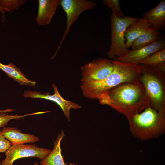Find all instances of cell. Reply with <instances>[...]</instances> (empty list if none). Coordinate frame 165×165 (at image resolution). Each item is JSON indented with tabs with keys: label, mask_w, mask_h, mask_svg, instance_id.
Returning a JSON list of instances; mask_svg holds the SVG:
<instances>
[{
	"label": "cell",
	"mask_w": 165,
	"mask_h": 165,
	"mask_svg": "<svg viewBox=\"0 0 165 165\" xmlns=\"http://www.w3.org/2000/svg\"><path fill=\"white\" fill-rule=\"evenodd\" d=\"M98 100L127 118L149 106L148 97L139 81L122 83L103 93Z\"/></svg>",
	"instance_id": "1"
},
{
	"label": "cell",
	"mask_w": 165,
	"mask_h": 165,
	"mask_svg": "<svg viewBox=\"0 0 165 165\" xmlns=\"http://www.w3.org/2000/svg\"><path fill=\"white\" fill-rule=\"evenodd\" d=\"M114 69L105 79L89 84H81V88L84 96L98 100L103 93L120 84L139 81L141 70L138 64L113 60Z\"/></svg>",
	"instance_id": "2"
},
{
	"label": "cell",
	"mask_w": 165,
	"mask_h": 165,
	"mask_svg": "<svg viewBox=\"0 0 165 165\" xmlns=\"http://www.w3.org/2000/svg\"><path fill=\"white\" fill-rule=\"evenodd\" d=\"M127 118L131 133L140 140L157 138L165 133V114L150 107Z\"/></svg>",
	"instance_id": "3"
},
{
	"label": "cell",
	"mask_w": 165,
	"mask_h": 165,
	"mask_svg": "<svg viewBox=\"0 0 165 165\" xmlns=\"http://www.w3.org/2000/svg\"><path fill=\"white\" fill-rule=\"evenodd\" d=\"M139 82L144 87L149 101V106L165 114V74L156 67L139 65Z\"/></svg>",
	"instance_id": "4"
},
{
	"label": "cell",
	"mask_w": 165,
	"mask_h": 165,
	"mask_svg": "<svg viewBox=\"0 0 165 165\" xmlns=\"http://www.w3.org/2000/svg\"><path fill=\"white\" fill-rule=\"evenodd\" d=\"M138 18L129 16L120 18L112 13L110 17L111 44L107 53L109 58L112 59L115 56L121 57L130 51L126 46L124 33L128 26Z\"/></svg>",
	"instance_id": "5"
},
{
	"label": "cell",
	"mask_w": 165,
	"mask_h": 165,
	"mask_svg": "<svg viewBox=\"0 0 165 165\" xmlns=\"http://www.w3.org/2000/svg\"><path fill=\"white\" fill-rule=\"evenodd\" d=\"M96 5V3L92 0H61L60 5L66 14V25L63 36L54 55L52 57V59L56 56L73 24L78 20L82 13L86 10L92 9Z\"/></svg>",
	"instance_id": "6"
},
{
	"label": "cell",
	"mask_w": 165,
	"mask_h": 165,
	"mask_svg": "<svg viewBox=\"0 0 165 165\" xmlns=\"http://www.w3.org/2000/svg\"><path fill=\"white\" fill-rule=\"evenodd\" d=\"M113 69V60L102 58L94 60L81 67V84L102 81L111 73Z\"/></svg>",
	"instance_id": "7"
},
{
	"label": "cell",
	"mask_w": 165,
	"mask_h": 165,
	"mask_svg": "<svg viewBox=\"0 0 165 165\" xmlns=\"http://www.w3.org/2000/svg\"><path fill=\"white\" fill-rule=\"evenodd\" d=\"M51 151L35 145H12L5 152L6 158L0 163V165H13L15 160L25 157H35L42 160Z\"/></svg>",
	"instance_id": "8"
},
{
	"label": "cell",
	"mask_w": 165,
	"mask_h": 165,
	"mask_svg": "<svg viewBox=\"0 0 165 165\" xmlns=\"http://www.w3.org/2000/svg\"><path fill=\"white\" fill-rule=\"evenodd\" d=\"M164 48L165 41L162 36L152 44L138 49L130 50L125 56L121 57L115 56L113 59L121 62L138 64L140 61Z\"/></svg>",
	"instance_id": "9"
},
{
	"label": "cell",
	"mask_w": 165,
	"mask_h": 165,
	"mask_svg": "<svg viewBox=\"0 0 165 165\" xmlns=\"http://www.w3.org/2000/svg\"><path fill=\"white\" fill-rule=\"evenodd\" d=\"M52 85L54 90V94L53 95H50L48 93L41 94L36 91L26 90L23 95L25 97L45 99L55 102L61 108L68 120L70 121L71 109H79L81 107L77 103L63 98L59 93L56 85L53 84Z\"/></svg>",
	"instance_id": "10"
},
{
	"label": "cell",
	"mask_w": 165,
	"mask_h": 165,
	"mask_svg": "<svg viewBox=\"0 0 165 165\" xmlns=\"http://www.w3.org/2000/svg\"><path fill=\"white\" fill-rule=\"evenodd\" d=\"M36 21L40 26L49 25L55 14L61 0H39Z\"/></svg>",
	"instance_id": "11"
},
{
	"label": "cell",
	"mask_w": 165,
	"mask_h": 165,
	"mask_svg": "<svg viewBox=\"0 0 165 165\" xmlns=\"http://www.w3.org/2000/svg\"><path fill=\"white\" fill-rule=\"evenodd\" d=\"M142 17L155 28L165 30V0H161L156 7L144 13Z\"/></svg>",
	"instance_id": "12"
},
{
	"label": "cell",
	"mask_w": 165,
	"mask_h": 165,
	"mask_svg": "<svg viewBox=\"0 0 165 165\" xmlns=\"http://www.w3.org/2000/svg\"><path fill=\"white\" fill-rule=\"evenodd\" d=\"M2 131L12 145L34 143L39 141L37 137L33 134L22 133L16 127H4Z\"/></svg>",
	"instance_id": "13"
},
{
	"label": "cell",
	"mask_w": 165,
	"mask_h": 165,
	"mask_svg": "<svg viewBox=\"0 0 165 165\" xmlns=\"http://www.w3.org/2000/svg\"><path fill=\"white\" fill-rule=\"evenodd\" d=\"M151 25L145 18H138L126 29L124 36L127 39L125 44L127 48L130 47L133 42L139 36L145 32Z\"/></svg>",
	"instance_id": "14"
},
{
	"label": "cell",
	"mask_w": 165,
	"mask_h": 165,
	"mask_svg": "<svg viewBox=\"0 0 165 165\" xmlns=\"http://www.w3.org/2000/svg\"><path fill=\"white\" fill-rule=\"evenodd\" d=\"M64 136L63 131L58 136L54 142L53 149L43 160L40 161L41 165H67L61 154V144Z\"/></svg>",
	"instance_id": "15"
},
{
	"label": "cell",
	"mask_w": 165,
	"mask_h": 165,
	"mask_svg": "<svg viewBox=\"0 0 165 165\" xmlns=\"http://www.w3.org/2000/svg\"><path fill=\"white\" fill-rule=\"evenodd\" d=\"M0 70L5 72L8 77L12 78L21 85L36 86V82L28 79L20 69L12 62L7 65L0 62Z\"/></svg>",
	"instance_id": "16"
},
{
	"label": "cell",
	"mask_w": 165,
	"mask_h": 165,
	"mask_svg": "<svg viewBox=\"0 0 165 165\" xmlns=\"http://www.w3.org/2000/svg\"><path fill=\"white\" fill-rule=\"evenodd\" d=\"M162 36L159 30L151 27L133 42L130 47L132 50L141 48L153 43Z\"/></svg>",
	"instance_id": "17"
},
{
	"label": "cell",
	"mask_w": 165,
	"mask_h": 165,
	"mask_svg": "<svg viewBox=\"0 0 165 165\" xmlns=\"http://www.w3.org/2000/svg\"><path fill=\"white\" fill-rule=\"evenodd\" d=\"M25 0H0V13L2 15V21H6V11L13 13L18 9L26 2Z\"/></svg>",
	"instance_id": "18"
},
{
	"label": "cell",
	"mask_w": 165,
	"mask_h": 165,
	"mask_svg": "<svg viewBox=\"0 0 165 165\" xmlns=\"http://www.w3.org/2000/svg\"><path fill=\"white\" fill-rule=\"evenodd\" d=\"M165 62V48L156 52L146 58L140 61L139 64L156 66Z\"/></svg>",
	"instance_id": "19"
},
{
	"label": "cell",
	"mask_w": 165,
	"mask_h": 165,
	"mask_svg": "<svg viewBox=\"0 0 165 165\" xmlns=\"http://www.w3.org/2000/svg\"><path fill=\"white\" fill-rule=\"evenodd\" d=\"M49 112H50V111L40 112L22 115H18L17 114L9 115L6 113V112H0V128L5 127L9 121L12 119H20L27 116L42 114Z\"/></svg>",
	"instance_id": "20"
},
{
	"label": "cell",
	"mask_w": 165,
	"mask_h": 165,
	"mask_svg": "<svg viewBox=\"0 0 165 165\" xmlns=\"http://www.w3.org/2000/svg\"><path fill=\"white\" fill-rule=\"evenodd\" d=\"M103 3L109 8L118 17L123 18L125 16L122 12L119 0H104Z\"/></svg>",
	"instance_id": "21"
},
{
	"label": "cell",
	"mask_w": 165,
	"mask_h": 165,
	"mask_svg": "<svg viewBox=\"0 0 165 165\" xmlns=\"http://www.w3.org/2000/svg\"><path fill=\"white\" fill-rule=\"evenodd\" d=\"M11 145L10 142L5 138L0 130V152H5Z\"/></svg>",
	"instance_id": "22"
},
{
	"label": "cell",
	"mask_w": 165,
	"mask_h": 165,
	"mask_svg": "<svg viewBox=\"0 0 165 165\" xmlns=\"http://www.w3.org/2000/svg\"><path fill=\"white\" fill-rule=\"evenodd\" d=\"M155 67L162 72L165 74V62L160 63Z\"/></svg>",
	"instance_id": "23"
},
{
	"label": "cell",
	"mask_w": 165,
	"mask_h": 165,
	"mask_svg": "<svg viewBox=\"0 0 165 165\" xmlns=\"http://www.w3.org/2000/svg\"><path fill=\"white\" fill-rule=\"evenodd\" d=\"M14 109H7L5 110H0V112H11L13 111H14Z\"/></svg>",
	"instance_id": "24"
},
{
	"label": "cell",
	"mask_w": 165,
	"mask_h": 165,
	"mask_svg": "<svg viewBox=\"0 0 165 165\" xmlns=\"http://www.w3.org/2000/svg\"><path fill=\"white\" fill-rule=\"evenodd\" d=\"M33 165H39V163L38 162H35Z\"/></svg>",
	"instance_id": "25"
},
{
	"label": "cell",
	"mask_w": 165,
	"mask_h": 165,
	"mask_svg": "<svg viewBox=\"0 0 165 165\" xmlns=\"http://www.w3.org/2000/svg\"><path fill=\"white\" fill-rule=\"evenodd\" d=\"M69 165H79L78 164H75L73 163H70Z\"/></svg>",
	"instance_id": "26"
},
{
	"label": "cell",
	"mask_w": 165,
	"mask_h": 165,
	"mask_svg": "<svg viewBox=\"0 0 165 165\" xmlns=\"http://www.w3.org/2000/svg\"><path fill=\"white\" fill-rule=\"evenodd\" d=\"M1 157V155L0 154V157ZM0 163H1V162H0V164H1Z\"/></svg>",
	"instance_id": "27"
}]
</instances>
